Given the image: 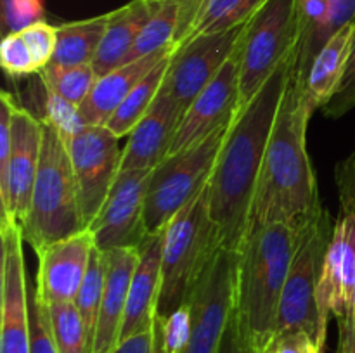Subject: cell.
<instances>
[{
  "label": "cell",
  "instance_id": "31",
  "mask_svg": "<svg viewBox=\"0 0 355 353\" xmlns=\"http://www.w3.org/2000/svg\"><path fill=\"white\" fill-rule=\"evenodd\" d=\"M30 353H59L51 325L49 307L30 291Z\"/></svg>",
  "mask_w": 355,
  "mask_h": 353
},
{
  "label": "cell",
  "instance_id": "24",
  "mask_svg": "<svg viewBox=\"0 0 355 353\" xmlns=\"http://www.w3.org/2000/svg\"><path fill=\"white\" fill-rule=\"evenodd\" d=\"M110 16L111 12H106L89 19L71 21L55 26L58 44L52 62L62 66L92 64L110 23Z\"/></svg>",
  "mask_w": 355,
  "mask_h": 353
},
{
  "label": "cell",
  "instance_id": "4",
  "mask_svg": "<svg viewBox=\"0 0 355 353\" xmlns=\"http://www.w3.org/2000/svg\"><path fill=\"white\" fill-rule=\"evenodd\" d=\"M40 165L31 194L30 211L23 221L24 241L30 242L35 253L61 239L85 230L80 210L78 187L68 149L59 132L42 118Z\"/></svg>",
  "mask_w": 355,
  "mask_h": 353
},
{
  "label": "cell",
  "instance_id": "8",
  "mask_svg": "<svg viewBox=\"0 0 355 353\" xmlns=\"http://www.w3.org/2000/svg\"><path fill=\"white\" fill-rule=\"evenodd\" d=\"M231 125L177 154L166 156L149 179L144 225L148 235L165 232L177 213L207 185Z\"/></svg>",
  "mask_w": 355,
  "mask_h": 353
},
{
  "label": "cell",
  "instance_id": "39",
  "mask_svg": "<svg viewBox=\"0 0 355 353\" xmlns=\"http://www.w3.org/2000/svg\"><path fill=\"white\" fill-rule=\"evenodd\" d=\"M218 353H259L255 346L252 345V341L246 338V334L243 332L241 325L236 320L234 315H232L231 324H229L227 331H225Z\"/></svg>",
  "mask_w": 355,
  "mask_h": 353
},
{
  "label": "cell",
  "instance_id": "38",
  "mask_svg": "<svg viewBox=\"0 0 355 353\" xmlns=\"http://www.w3.org/2000/svg\"><path fill=\"white\" fill-rule=\"evenodd\" d=\"M260 353H322L314 339L302 331L276 334Z\"/></svg>",
  "mask_w": 355,
  "mask_h": 353
},
{
  "label": "cell",
  "instance_id": "6",
  "mask_svg": "<svg viewBox=\"0 0 355 353\" xmlns=\"http://www.w3.org/2000/svg\"><path fill=\"white\" fill-rule=\"evenodd\" d=\"M333 227L335 224L324 208L305 220L298 249L281 294L274 336L302 331L311 336L319 348H324L328 318L319 305V284Z\"/></svg>",
  "mask_w": 355,
  "mask_h": 353
},
{
  "label": "cell",
  "instance_id": "1",
  "mask_svg": "<svg viewBox=\"0 0 355 353\" xmlns=\"http://www.w3.org/2000/svg\"><path fill=\"white\" fill-rule=\"evenodd\" d=\"M300 44L257 96L236 113L207 183V203L220 248L239 251L250 234L253 196L281 100Z\"/></svg>",
  "mask_w": 355,
  "mask_h": 353
},
{
  "label": "cell",
  "instance_id": "12",
  "mask_svg": "<svg viewBox=\"0 0 355 353\" xmlns=\"http://www.w3.org/2000/svg\"><path fill=\"white\" fill-rule=\"evenodd\" d=\"M0 265V353H30V284L23 251V228L16 220H2Z\"/></svg>",
  "mask_w": 355,
  "mask_h": 353
},
{
  "label": "cell",
  "instance_id": "23",
  "mask_svg": "<svg viewBox=\"0 0 355 353\" xmlns=\"http://www.w3.org/2000/svg\"><path fill=\"white\" fill-rule=\"evenodd\" d=\"M355 37V23L333 35L324 47L318 52L305 75V89L318 109H321L338 87L349 61L350 48Z\"/></svg>",
  "mask_w": 355,
  "mask_h": 353
},
{
  "label": "cell",
  "instance_id": "34",
  "mask_svg": "<svg viewBox=\"0 0 355 353\" xmlns=\"http://www.w3.org/2000/svg\"><path fill=\"white\" fill-rule=\"evenodd\" d=\"M19 33L24 44L30 48L38 73H40L45 66L51 64L52 57H54L55 44H58V28L45 23V21H38V23L30 24L28 28L21 30Z\"/></svg>",
  "mask_w": 355,
  "mask_h": 353
},
{
  "label": "cell",
  "instance_id": "9",
  "mask_svg": "<svg viewBox=\"0 0 355 353\" xmlns=\"http://www.w3.org/2000/svg\"><path fill=\"white\" fill-rule=\"evenodd\" d=\"M340 208L331 241L324 255L319 305L329 320L335 315L340 331L349 324L355 298V163L350 156L338 166Z\"/></svg>",
  "mask_w": 355,
  "mask_h": 353
},
{
  "label": "cell",
  "instance_id": "32",
  "mask_svg": "<svg viewBox=\"0 0 355 353\" xmlns=\"http://www.w3.org/2000/svg\"><path fill=\"white\" fill-rule=\"evenodd\" d=\"M156 329L162 336L166 353H184L191 338L189 307L182 305L168 317H156Z\"/></svg>",
  "mask_w": 355,
  "mask_h": 353
},
{
  "label": "cell",
  "instance_id": "35",
  "mask_svg": "<svg viewBox=\"0 0 355 353\" xmlns=\"http://www.w3.org/2000/svg\"><path fill=\"white\" fill-rule=\"evenodd\" d=\"M47 92V102H45V120L59 132L62 138L69 137V135L76 134L85 123L80 116L78 106L71 104L69 100L62 99L52 90H45Z\"/></svg>",
  "mask_w": 355,
  "mask_h": 353
},
{
  "label": "cell",
  "instance_id": "10",
  "mask_svg": "<svg viewBox=\"0 0 355 353\" xmlns=\"http://www.w3.org/2000/svg\"><path fill=\"white\" fill-rule=\"evenodd\" d=\"M238 251L218 248L187 300L191 338L184 353H218L236 307Z\"/></svg>",
  "mask_w": 355,
  "mask_h": 353
},
{
  "label": "cell",
  "instance_id": "20",
  "mask_svg": "<svg viewBox=\"0 0 355 353\" xmlns=\"http://www.w3.org/2000/svg\"><path fill=\"white\" fill-rule=\"evenodd\" d=\"M163 234L165 232L148 235L139 246V262L132 275L120 341L155 327L162 291Z\"/></svg>",
  "mask_w": 355,
  "mask_h": 353
},
{
  "label": "cell",
  "instance_id": "27",
  "mask_svg": "<svg viewBox=\"0 0 355 353\" xmlns=\"http://www.w3.org/2000/svg\"><path fill=\"white\" fill-rule=\"evenodd\" d=\"M179 23L180 0H159L155 14L139 33L134 48L130 51L125 62L146 57L153 52H158L175 44Z\"/></svg>",
  "mask_w": 355,
  "mask_h": 353
},
{
  "label": "cell",
  "instance_id": "13",
  "mask_svg": "<svg viewBox=\"0 0 355 353\" xmlns=\"http://www.w3.org/2000/svg\"><path fill=\"white\" fill-rule=\"evenodd\" d=\"M151 172L127 170L118 173L103 208L89 227L96 246L103 253L118 248H139L148 237L144 210Z\"/></svg>",
  "mask_w": 355,
  "mask_h": 353
},
{
  "label": "cell",
  "instance_id": "22",
  "mask_svg": "<svg viewBox=\"0 0 355 353\" xmlns=\"http://www.w3.org/2000/svg\"><path fill=\"white\" fill-rule=\"evenodd\" d=\"M158 2L159 0H130L111 10L110 23L92 62L97 78L125 64L139 33L155 14Z\"/></svg>",
  "mask_w": 355,
  "mask_h": 353
},
{
  "label": "cell",
  "instance_id": "17",
  "mask_svg": "<svg viewBox=\"0 0 355 353\" xmlns=\"http://www.w3.org/2000/svg\"><path fill=\"white\" fill-rule=\"evenodd\" d=\"M94 248V234L85 228L37 253V296L45 305L64 301L75 303L76 294L89 270Z\"/></svg>",
  "mask_w": 355,
  "mask_h": 353
},
{
  "label": "cell",
  "instance_id": "29",
  "mask_svg": "<svg viewBox=\"0 0 355 353\" xmlns=\"http://www.w3.org/2000/svg\"><path fill=\"white\" fill-rule=\"evenodd\" d=\"M104 280H106V253H103L96 246L92 256H90V265L89 270H87V275L75 298V305L78 308V314L87 329L92 348L94 338H96L97 318H99L101 301H103Z\"/></svg>",
  "mask_w": 355,
  "mask_h": 353
},
{
  "label": "cell",
  "instance_id": "7",
  "mask_svg": "<svg viewBox=\"0 0 355 353\" xmlns=\"http://www.w3.org/2000/svg\"><path fill=\"white\" fill-rule=\"evenodd\" d=\"M302 40L298 0H267L239 40V109L246 106ZM238 109V111H239Z\"/></svg>",
  "mask_w": 355,
  "mask_h": 353
},
{
  "label": "cell",
  "instance_id": "28",
  "mask_svg": "<svg viewBox=\"0 0 355 353\" xmlns=\"http://www.w3.org/2000/svg\"><path fill=\"white\" fill-rule=\"evenodd\" d=\"M38 75L45 90H52L75 106H80L87 99L97 80L92 64L62 66L51 62Z\"/></svg>",
  "mask_w": 355,
  "mask_h": 353
},
{
  "label": "cell",
  "instance_id": "16",
  "mask_svg": "<svg viewBox=\"0 0 355 353\" xmlns=\"http://www.w3.org/2000/svg\"><path fill=\"white\" fill-rule=\"evenodd\" d=\"M239 44L218 75L201 90L182 114L170 154L200 144L214 132L232 123L239 109ZM168 154V156H170Z\"/></svg>",
  "mask_w": 355,
  "mask_h": 353
},
{
  "label": "cell",
  "instance_id": "11",
  "mask_svg": "<svg viewBox=\"0 0 355 353\" xmlns=\"http://www.w3.org/2000/svg\"><path fill=\"white\" fill-rule=\"evenodd\" d=\"M62 141L75 172L83 221L89 228L120 173L123 149L106 127L92 125H85Z\"/></svg>",
  "mask_w": 355,
  "mask_h": 353
},
{
  "label": "cell",
  "instance_id": "21",
  "mask_svg": "<svg viewBox=\"0 0 355 353\" xmlns=\"http://www.w3.org/2000/svg\"><path fill=\"white\" fill-rule=\"evenodd\" d=\"M173 51H175V45H170L146 57L125 62L120 68L99 76L87 99L78 106L83 123L92 125V127H106L107 120L113 116L114 111L134 90V87L141 83L163 59L172 55Z\"/></svg>",
  "mask_w": 355,
  "mask_h": 353
},
{
  "label": "cell",
  "instance_id": "18",
  "mask_svg": "<svg viewBox=\"0 0 355 353\" xmlns=\"http://www.w3.org/2000/svg\"><path fill=\"white\" fill-rule=\"evenodd\" d=\"M182 114V106L163 87L151 109L127 137L120 172L153 170L166 159Z\"/></svg>",
  "mask_w": 355,
  "mask_h": 353
},
{
  "label": "cell",
  "instance_id": "19",
  "mask_svg": "<svg viewBox=\"0 0 355 353\" xmlns=\"http://www.w3.org/2000/svg\"><path fill=\"white\" fill-rule=\"evenodd\" d=\"M137 262L139 248H118L106 253V280L92 353H114L120 343L128 291Z\"/></svg>",
  "mask_w": 355,
  "mask_h": 353
},
{
  "label": "cell",
  "instance_id": "37",
  "mask_svg": "<svg viewBox=\"0 0 355 353\" xmlns=\"http://www.w3.org/2000/svg\"><path fill=\"white\" fill-rule=\"evenodd\" d=\"M355 107V37L350 48L349 61H347L345 71H343L342 80L338 87L329 97L328 102L321 107L324 116L328 118H340L352 111Z\"/></svg>",
  "mask_w": 355,
  "mask_h": 353
},
{
  "label": "cell",
  "instance_id": "36",
  "mask_svg": "<svg viewBox=\"0 0 355 353\" xmlns=\"http://www.w3.org/2000/svg\"><path fill=\"white\" fill-rule=\"evenodd\" d=\"M3 37L44 21V0H2Z\"/></svg>",
  "mask_w": 355,
  "mask_h": 353
},
{
  "label": "cell",
  "instance_id": "33",
  "mask_svg": "<svg viewBox=\"0 0 355 353\" xmlns=\"http://www.w3.org/2000/svg\"><path fill=\"white\" fill-rule=\"evenodd\" d=\"M0 62L9 76H28L38 73L30 48L24 44L19 31L6 35L0 45Z\"/></svg>",
  "mask_w": 355,
  "mask_h": 353
},
{
  "label": "cell",
  "instance_id": "41",
  "mask_svg": "<svg viewBox=\"0 0 355 353\" xmlns=\"http://www.w3.org/2000/svg\"><path fill=\"white\" fill-rule=\"evenodd\" d=\"M352 158L355 163V151L352 152ZM338 353H355V298H354V308H352V315H350L349 324L340 331Z\"/></svg>",
  "mask_w": 355,
  "mask_h": 353
},
{
  "label": "cell",
  "instance_id": "30",
  "mask_svg": "<svg viewBox=\"0 0 355 353\" xmlns=\"http://www.w3.org/2000/svg\"><path fill=\"white\" fill-rule=\"evenodd\" d=\"M47 307L59 353H92V345L76 305L64 301Z\"/></svg>",
  "mask_w": 355,
  "mask_h": 353
},
{
  "label": "cell",
  "instance_id": "5",
  "mask_svg": "<svg viewBox=\"0 0 355 353\" xmlns=\"http://www.w3.org/2000/svg\"><path fill=\"white\" fill-rule=\"evenodd\" d=\"M218 248L205 185L173 217L163 234L162 291L156 317H168L177 308L187 305L194 284Z\"/></svg>",
  "mask_w": 355,
  "mask_h": 353
},
{
  "label": "cell",
  "instance_id": "25",
  "mask_svg": "<svg viewBox=\"0 0 355 353\" xmlns=\"http://www.w3.org/2000/svg\"><path fill=\"white\" fill-rule=\"evenodd\" d=\"M172 55L163 59V61L159 62V64L156 66L141 83H137V85L134 87V90L125 97L123 102L118 106V109L114 111L113 116H111L106 123V128L111 134L116 135L118 138L128 137V135L132 134V130L137 127L139 121L148 114V111L151 109V106L155 104L156 97L162 92L163 83H165L166 78V71H168L170 61H172Z\"/></svg>",
  "mask_w": 355,
  "mask_h": 353
},
{
  "label": "cell",
  "instance_id": "40",
  "mask_svg": "<svg viewBox=\"0 0 355 353\" xmlns=\"http://www.w3.org/2000/svg\"><path fill=\"white\" fill-rule=\"evenodd\" d=\"M114 353H155V327L121 339Z\"/></svg>",
  "mask_w": 355,
  "mask_h": 353
},
{
  "label": "cell",
  "instance_id": "14",
  "mask_svg": "<svg viewBox=\"0 0 355 353\" xmlns=\"http://www.w3.org/2000/svg\"><path fill=\"white\" fill-rule=\"evenodd\" d=\"M245 26L200 35L175 48L163 87L184 111L234 54Z\"/></svg>",
  "mask_w": 355,
  "mask_h": 353
},
{
  "label": "cell",
  "instance_id": "26",
  "mask_svg": "<svg viewBox=\"0 0 355 353\" xmlns=\"http://www.w3.org/2000/svg\"><path fill=\"white\" fill-rule=\"evenodd\" d=\"M266 2L267 0H203L193 24L177 47L200 35L218 33L248 23L250 17Z\"/></svg>",
  "mask_w": 355,
  "mask_h": 353
},
{
  "label": "cell",
  "instance_id": "15",
  "mask_svg": "<svg viewBox=\"0 0 355 353\" xmlns=\"http://www.w3.org/2000/svg\"><path fill=\"white\" fill-rule=\"evenodd\" d=\"M44 128L42 120L14 102L10 113V159L6 180L0 183L2 220H26L40 165Z\"/></svg>",
  "mask_w": 355,
  "mask_h": 353
},
{
  "label": "cell",
  "instance_id": "3",
  "mask_svg": "<svg viewBox=\"0 0 355 353\" xmlns=\"http://www.w3.org/2000/svg\"><path fill=\"white\" fill-rule=\"evenodd\" d=\"M304 224L272 221L252 228L238 251L234 317L259 353L276 332L281 294Z\"/></svg>",
  "mask_w": 355,
  "mask_h": 353
},
{
  "label": "cell",
  "instance_id": "2",
  "mask_svg": "<svg viewBox=\"0 0 355 353\" xmlns=\"http://www.w3.org/2000/svg\"><path fill=\"white\" fill-rule=\"evenodd\" d=\"M315 109L297 61L267 142L253 196L250 230L272 221L307 220L322 210L307 151V127Z\"/></svg>",
  "mask_w": 355,
  "mask_h": 353
}]
</instances>
